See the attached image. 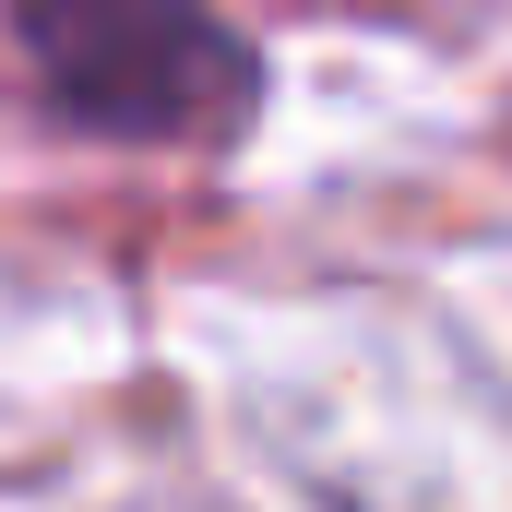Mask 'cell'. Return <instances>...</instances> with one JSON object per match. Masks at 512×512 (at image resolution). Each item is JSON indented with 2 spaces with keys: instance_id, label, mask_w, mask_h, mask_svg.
<instances>
[{
  "instance_id": "obj_1",
  "label": "cell",
  "mask_w": 512,
  "mask_h": 512,
  "mask_svg": "<svg viewBox=\"0 0 512 512\" xmlns=\"http://www.w3.org/2000/svg\"><path fill=\"white\" fill-rule=\"evenodd\" d=\"M36 108L96 143H239L262 48L215 0H0Z\"/></svg>"
}]
</instances>
